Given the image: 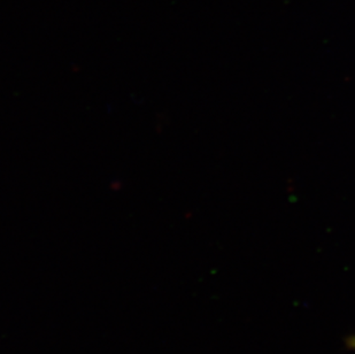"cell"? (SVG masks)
Here are the masks:
<instances>
[{"label":"cell","mask_w":355,"mask_h":354,"mask_svg":"<svg viewBox=\"0 0 355 354\" xmlns=\"http://www.w3.org/2000/svg\"><path fill=\"white\" fill-rule=\"evenodd\" d=\"M349 345L351 348H355V336H352V337L349 338Z\"/></svg>","instance_id":"cell-1"}]
</instances>
